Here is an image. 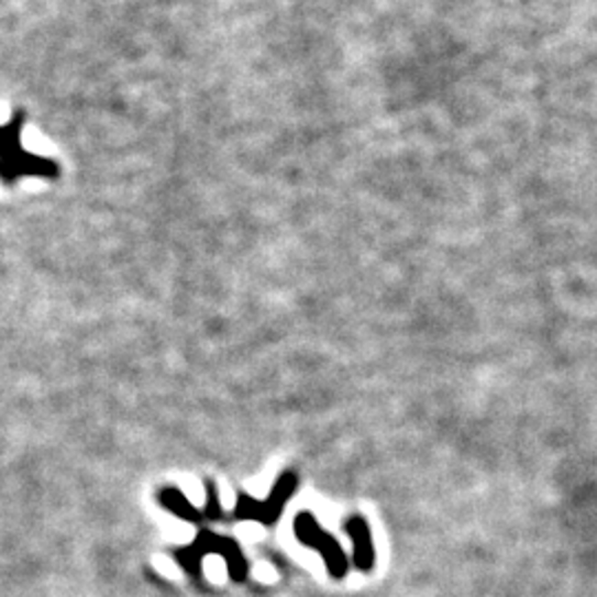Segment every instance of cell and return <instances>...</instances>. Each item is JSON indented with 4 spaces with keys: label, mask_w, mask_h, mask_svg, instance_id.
Returning <instances> with one entry per match:
<instances>
[{
    "label": "cell",
    "mask_w": 597,
    "mask_h": 597,
    "mask_svg": "<svg viewBox=\"0 0 597 597\" xmlns=\"http://www.w3.org/2000/svg\"><path fill=\"white\" fill-rule=\"evenodd\" d=\"M207 494H209V505H207V518L211 520H218L222 516V507H220V500H218V491L215 487L209 483L207 485Z\"/></svg>",
    "instance_id": "cell-7"
},
{
    "label": "cell",
    "mask_w": 597,
    "mask_h": 597,
    "mask_svg": "<svg viewBox=\"0 0 597 597\" xmlns=\"http://www.w3.org/2000/svg\"><path fill=\"white\" fill-rule=\"evenodd\" d=\"M295 533L306 546L321 553L332 577H343L347 573V557H345L341 544L314 520L312 513L306 511L295 518Z\"/></svg>",
    "instance_id": "cell-3"
},
{
    "label": "cell",
    "mask_w": 597,
    "mask_h": 597,
    "mask_svg": "<svg viewBox=\"0 0 597 597\" xmlns=\"http://www.w3.org/2000/svg\"><path fill=\"white\" fill-rule=\"evenodd\" d=\"M25 115L16 113L8 124H0V181L12 186L23 177H56L54 159L34 155L23 144Z\"/></svg>",
    "instance_id": "cell-1"
},
{
    "label": "cell",
    "mask_w": 597,
    "mask_h": 597,
    "mask_svg": "<svg viewBox=\"0 0 597 597\" xmlns=\"http://www.w3.org/2000/svg\"><path fill=\"white\" fill-rule=\"evenodd\" d=\"M345 531L354 546L352 562L356 564L358 571H372L376 562V553H374V540H372V531L367 522L361 516H350L345 522Z\"/></svg>",
    "instance_id": "cell-5"
},
{
    "label": "cell",
    "mask_w": 597,
    "mask_h": 597,
    "mask_svg": "<svg viewBox=\"0 0 597 597\" xmlns=\"http://www.w3.org/2000/svg\"><path fill=\"white\" fill-rule=\"evenodd\" d=\"M295 487H297V478L292 474H284L277 480V485L273 487L268 500H255L248 496H240V502L235 507V516L240 520H257L264 524H273L281 516Z\"/></svg>",
    "instance_id": "cell-4"
},
{
    "label": "cell",
    "mask_w": 597,
    "mask_h": 597,
    "mask_svg": "<svg viewBox=\"0 0 597 597\" xmlns=\"http://www.w3.org/2000/svg\"><path fill=\"white\" fill-rule=\"evenodd\" d=\"M209 553H218V555H222V557L226 560V564H229V568H231L229 573L233 575V579L242 582V579L246 577L248 564H246V560H244L240 546H237L233 540L218 538V535L207 533V531H204L202 535H199L188 549L179 551L177 557H179V562L184 564V568H186L190 575H197V573H199V564H202L204 555H209Z\"/></svg>",
    "instance_id": "cell-2"
},
{
    "label": "cell",
    "mask_w": 597,
    "mask_h": 597,
    "mask_svg": "<svg viewBox=\"0 0 597 597\" xmlns=\"http://www.w3.org/2000/svg\"><path fill=\"white\" fill-rule=\"evenodd\" d=\"M162 505L166 507V509H170L173 513H177L179 518H184V520H199L197 516H199V511L184 498V494L181 491H175V489H164L162 491Z\"/></svg>",
    "instance_id": "cell-6"
}]
</instances>
